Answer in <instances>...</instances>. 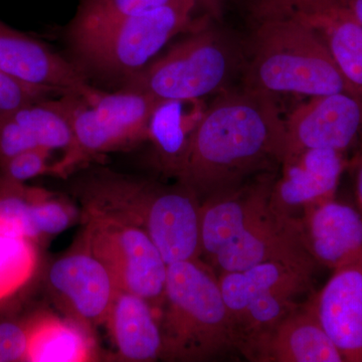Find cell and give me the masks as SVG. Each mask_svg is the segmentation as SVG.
<instances>
[{"instance_id": "cell-1", "label": "cell", "mask_w": 362, "mask_h": 362, "mask_svg": "<svg viewBox=\"0 0 362 362\" xmlns=\"http://www.w3.org/2000/svg\"><path fill=\"white\" fill-rule=\"evenodd\" d=\"M277 96L235 86L204 109L178 182L201 202L278 173L286 153L285 118Z\"/></svg>"}, {"instance_id": "cell-2", "label": "cell", "mask_w": 362, "mask_h": 362, "mask_svg": "<svg viewBox=\"0 0 362 362\" xmlns=\"http://www.w3.org/2000/svg\"><path fill=\"white\" fill-rule=\"evenodd\" d=\"M85 211L110 214L148 233L168 265L202 259V202L187 185L97 170L76 185Z\"/></svg>"}, {"instance_id": "cell-3", "label": "cell", "mask_w": 362, "mask_h": 362, "mask_svg": "<svg viewBox=\"0 0 362 362\" xmlns=\"http://www.w3.org/2000/svg\"><path fill=\"white\" fill-rule=\"evenodd\" d=\"M247 20L240 86L269 94L313 97L351 90L313 30L284 14L243 8Z\"/></svg>"}, {"instance_id": "cell-4", "label": "cell", "mask_w": 362, "mask_h": 362, "mask_svg": "<svg viewBox=\"0 0 362 362\" xmlns=\"http://www.w3.org/2000/svg\"><path fill=\"white\" fill-rule=\"evenodd\" d=\"M158 320L165 361H206L237 351L218 274L202 259L168 266Z\"/></svg>"}, {"instance_id": "cell-5", "label": "cell", "mask_w": 362, "mask_h": 362, "mask_svg": "<svg viewBox=\"0 0 362 362\" xmlns=\"http://www.w3.org/2000/svg\"><path fill=\"white\" fill-rule=\"evenodd\" d=\"M160 59L123 80L124 89L158 101L202 100L235 87L245 66L244 39L201 16L194 30Z\"/></svg>"}, {"instance_id": "cell-6", "label": "cell", "mask_w": 362, "mask_h": 362, "mask_svg": "<svg viewBox=\"0 0 362 362\" xmlns=\"http://www.w3.org/2000/svg\"><path fill=\"white\" fill-rule=\"evenodd\" d=\"M73 129V143L65 156L52 165L64 176L90 159L129 150L148 140L150 118L158 100L128 89L114 93L94 88L88 94L59 96Z\"/></svg>"}, {"instance_id": "cell-7", "label": "cell", "mask_w": 362, "mask_h": 362, "mask_svg": "<svg viewBox=\"0 0 362 362\" xmlns=\"http://www.w3.org/2000/svg\"><path fill=\"white\" fill-rule=\"evenodd\" d=\"M195 0L149 9L119 23L97 39L73 49L80 68L105 78L130 77L180 33L194 30L199 18Z\"/></svg>"}, {"instance_id": "cell-8", "label": "cell", "mask_w": 362, "mask_h": 362, "mask_svg": "<svg viewBox=\"0 0 362 362\" xmlns=\"http://www.w3.org/2000/svg\"><path fill=\"white\" fill-rule=\"evenodd\" d=\"M85 214L84 249L108 269L119 290L144 298L158 313L168 265L148 233L110 214Z\"/></svg>"}, {"instance_id": "cell-9", "label": "cell", "mask_w": 362, "mask_h": 362, "mask_svg": "<svg viewBox=\"0 0 362 362\" xmlns=\"http://www.w3.org/2000/svg\"><path fill=\"white\" fill-rule=\"evenodd\" d=\"M243 7L284 14L326 45L352 95L362 99V25L338 0H240Z\"/></svg>"}, {"instance_id": "cell-10", "label": "cell", "mask_w": 362, "mask_h": 362, "mask_svg": "<svg viewBox=\"0 0 362 362\" xmlns=\"http://www.w3.org/2000/svg\"><path fill=\"white\" fill-rule=\"evenodd\" d=\"M285 126L284 159L307 149L347 153L362 139V99L345 92L309 97L286 117Z\"/></svg>"}, {"instance_id": "cell-11", "label": "cell", "mask_w": 362, "mask_h": 362, "mask_svg": "<svg viewBox=\"0 0 362 362\" xmlns=\"http://www.w3.org/2000/svg\"><path fill=\"white\" fill-rule=\"evenodd\" d=\"M266 262H283L315 269L297 218L277 213L273 206L207 262L216 274L244 271Z\"/></svg>"}, {"instance_id": "cell-12", "label": "cell", "mask_w": 362, "mask_h": 362, "mask_svg": "<svg viewBox=\"0 0 362 362\" xmlns=\"http://www.w3.org/2000/svg\"><path fill=\"white\" fill-rule=\"evenodd\" d=\"M0 71L23 84L49 90L58 96H84L95 88L80 66L1 20Z\"/></svg>"}, {"instance_id": "cell-13", "label": "cell", "mask_w": 362, "mask_h": 362, "mask_svg": "<svg viewBox=\"0 0 362 362\" xmlns=\"http://www.w3.org/2000/svg\"><path fill=\"white\" fill-rule=\"evenodd\" d=\"M47 284L54 301L87 328L105 323L119 291L108 269L86 249L57 259Z\"/></svg>"}, {"instance_id": "cell-14", "label": "cell", "mask_w": 362, "mask_h": 362, "mask_svg": "<svg viewBox=\"0 0 362 362\" xmlns=\"http://www.w3.org/2000/svg\"><path fill=\"white\" fill-rule=\"evenodd\" d=\"M349 162L346 153L332 149H307L287 157L272 187V206L282 216L298 218L305 207L334 199Z\"/></svg>"}, {"instance_id": "cell-15", "label": "cell", "mask_w": 362, "mask_h": 362, "mask_svg": "<svg viewBox=\"0 0 362 362\" xmlns=\"http://www.w3.org/2000/svg\"><path fill=\"white\" fill-rule=\"evenodd\" d=\"M239 352L255 362H344L319 322L311 296Z\"/></svg>"}, {"instance_id": "cell-16", "label": "cell", "mask_w": 362, "mask_h": 362, "mask_svg": "<svg viewBox=\"0 0 362 362\" xmlns=\"http://www.w3.org/2000/svg\"><path fill=\"white\" fill-rule=\"evenodd\" d=\"M307 251L317 265L334 271L362 261V213L334 199L305 207L298 216Z\"/></svg>"}, {"instance_id": "cell-17", "label": "cell", "mask_w": 362, "mask_h": 362, "mask_svg": "<svg viewBox=\"0 0 362 362\" xmlns=\"http://www.w3.org/2000/svg\"><path fill=\"white\" fill-rule=\"evenodd\" d=\"M278 173L252 178L230 192L202 202V257L209 261L271 209Z\"/></svg>"}, {"instance_id": "cell-18", "label": "cell", "mask_w": 362, "mask_h": 362, "mask_svg": "<svg viewBox=\"0 0 362 362\" xmlns=\"http://www.w3.org/2000/svg\"><path fill=\"white\" fill-rule=\"evenodd\" d=\"M311 297L319 322L343 361L362 362V261L333 271Z\"/></svg>"}, {"instance_id": "cell-19", "label": "cell", "mask_w": 362, "mask_h": 362, "mask_svg": "<svg viewBox=\"0 0 362 362\" xmlns=\"http://www.w3.org/2000/svg\"><path fill=\"white\" fill-rule=\"evenodd\" d=\"M105 323L121 361L162 359L163 342L158 313L144 298L119 290Z\"/></svg>"}, {"instance_id": "cell-20", "label": "cell", "mask_w": 362, "mask_h": 362, "mask_svg": "<svg viewBox=\"0 0 362 362\" xmlns=\"http://www.w3.org/2000/svg\"><path fill=\"white\" fill-rule=\"evenodd\" d=\"M206 106L202 100H168L150 118L148 140L161 173L177 180L187 162L190 141Z\"/></svg>"}, {"instance_id": "cell-21", "label": "cell", "mask_w": 362, "mask_h": 362, "mask_svg": "<svg viewBox=\"0 0 362 362\" xmlns=\"http://www.w3.org/2000/svg\"><path fill=\"white\" fill-rule=\"evenodd\" d=\"M315 269L266 262L244 271L218 274L221 295L230 321L244 308L247 300L259 293L279 291L295 297L311 291Z\"/></svg>"}, {"instance_id": "cell-22", "label": "cell", "mask_w": 362, "mask_h": 362, "mask_svg": "<svg viewBox=\"0 0 362 362\" xmlns=\"http://www.w3.org/2000/svg\"><path fill=\"white\" fill-rule=\"evenodd\" d=\"M26 361L86 362L96 357L88 328L73 319L42 316L26 328Z\"/></svg>"}, {"instance_id": "cell-23", "label": "cell", "mask_w": 362, "mask_h": 362, "mask_svg": "<svg viewBox=\"0 0 362 362\" xmlns=\"http://www.w3.org/2000/svg\"><path fill=\"white\" fill-rule=\"evenodd\" d=\"M182 1L185 0H80L66 26V39L71 49H75L97 39L131 16Z\"/></svg>"}, {"instance_id": "cell-24", "label": "cell", "mask_w": 362, "mask_h": 362, "mask_svg": "<svg viewBox=\"0 0 362 362\" xmlns=\"http://www.w3.org/2000/svg\"><path fill=\"white\" fill-rule=\"evenodd\" d=\"M13 118L37 141L40 148L68 150L73 143V129L61 99L51 98L25 105L13 112Z\"/></svg>"}, {"instance_id": "cell-25", "label": "cell", "mask_w": 362, "mask_h": 362, "mask_svg": "<svg viewBox=\"0 0 362 362\" xmlns=\"http://www.w3.org/2000/svg\"><path fill=\"white\" fill-rule=\"evenodd\" d=\"M37 265V254L32 240L0 233V300L25 285Z\"/></svg>"}, {"instance_id": "cell-26", "label": "cell", "mask_w": 362, "mask_h": 362, "mask_svg": "<svg viewBox=\"0 0 362 362\" xmlns=\"http://www.w3.org/2000/svg\"><path fill=\"white\" fill-rule=\"evenodd\" d=\"M32 202L16 192L0 197V233L21 239H37L39 235L33 221Z\"/></svg>"}, {"instance_id": "cell-27", "label": "cell", "mask_w": 362, "mask_h": 362, "mask_svg": "<svg viewBox=\"0 0 362 362\" xmlns=\"http://www.w3.org/2000/svg\"><path fill=\"white\" fill-rule=\"evenodd\" d=\"M32 216L39 238L64 232L74 220V211L70 206L40 192L35 194L32 202Z\"/></svg>"}, {"instance_id": "cell-28", "label": "cell", "mask_w": 362, "mask_h": 362, "mask_svg": "<svg viewBox=\"0 0 362 362\" xmlns=\"http://www.w3.org/2000/svg\"><path fill=\"white\" fill-rule=\"evenodd\" d=\"M51 151L45 148H35L23 152L2 163L7 180L23 183L37 176L52 173V165L49 159Z\"/></svg>"}, {"instance_id": "cell-29", "label": "cell", "mask_w": 362, "mask_h": 362, "mask_svg": "<svg viewBox=\"0 0 362 362\" xmlns=\"http://www.w3.org/2000/svg\"><path fill=\"white\" fill-rule=\"evenodd\" d=\"M54 95L49 90L23 84L0 71V116Z\"/></svg>"}, {"instance_id": "cell-30", "label": "cell", "mask_w": 362, "mask_h": 362, "mask_svg": "<svg viewBox=\"0 0 362 362\" xmlns=\"http://www.w3.org/2000/svg\"><path fill=\"white\" fill-rule=\"evenodd\" d=\"M28 332L13 322L0 323V362L25 361Z\"/></svg>"}, {"instance_id": "cell-31", "label": "cell", "mask_w": 362, "mask_h": 362, "mask_svg": "<svg viewBox=\"0 0 362 362\" xmlns=\"http://www.w3.org/2000/svg\"><path fill=\"white\" fill-rule=\"evenodd\" d=\"M230 1L232 0H195L197 11H201L202 16L218 23H223L226 9Z\"/></svg>"}, {"instance_id": "cell-32", "label": "cell", "mask_w": 362, "mask_h": 362, "mask_svg": "<svg viewBox=\"0 0 362 362\" xmlns=\"http://www.w3.org/2000/svg\"><path fill=\"white\" fill-rule=\"evenodd\" d=\"M358 146L359 148L357 150L356 156L349 162V165H351L354 168V177H356L357 207L361 209L362 213V139Z\"/></svg>"}, {"instance_id": "cell-33", "label": "cell", "mask_w": 362, "mask_h": 362, "mask_svg": "<svg viewBox=\"0 0 362 362\" xmlns=\"http://www.w3.org/2000/svg\"><path fill=\"white\" fill-rule=\"evenodd\" d=\"M362 25V0H338Z\"/></svg>"}]
</instances>
